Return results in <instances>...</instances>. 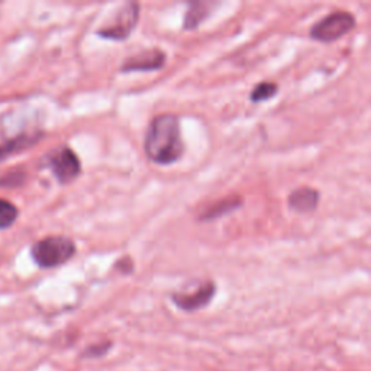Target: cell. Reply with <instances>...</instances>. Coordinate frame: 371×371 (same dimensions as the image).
Instances as JSON below:
<instances>
[{
	"instance_id": "obj_1",
	"label": "cell",
	"mask_w": 371,
	"mask_h": 371,
	"mask_svg": "<svg viewBox=\"0 0 371 371\" xmlns=\"http://www.w3.org/2000/svg\"><path fill=\"white\" fill-rule=\"evenodd\" d=\"M144 151L148 160L158 166H171L183 157L186 145L177 115L161 114L150 121L145 132Z\"/></svg>"
},
{
	"instance_id": "obj_2",
	"label": "cell",
	"mask_w": 371,
	"mask_h": 371,
	"mask_svg": "<svg viewBox=\"0 0 371 371\" xmlns=\"http://www.w3.org/2000/svg\"><path fill=\"white\" fill-rule=\"evenodd\" d=\"M77 247L71 238L50 235L31 247V257L40 269H57L76 255Z\"/></svg>"
},
{
	"instance_id": "obj_12",
	"label": "cell",
	"mask_w": 371,
	"mask_h": 371,
	"mask_svg": "<svg viewBox=\"0 0 371 371\" xmlns=\"http://www.w3.org/2000/svg\"><path fill=\"white\" fill-rule=\"evenodd\" d=\"M279 92V85L274 82H262L258 83L249 93V100L252 103H262L273 99Z\"/></svg>"
},
{
	"instance_id": "obj_8",
	"label": "cell",
	"mask_w": 371,
	"mask_h": 371,
	"mask_svg": "<svg viewBox=\"0 0 371 371\" xmlns=\"http://www.w3.org/2000/svg\"><path fill=\"white\" fill-rule=\"evenodd\" d=\"M319 199H321V195L316 189L305 186V188H299V189L293 190L289 195L287 203H289V208L294 212L309 213L318 208Z\"/></svg>"
},
{
	"instance_id": "obj_6",
	"label": "cell",
	"mask_w": 371,
	"mask_h": 371,
	"mask_svg": "<svg viewBox=\"0 0 371 371\" xmlns=\"http://www.w3.org/2000/svg\"><path fill=\"white\" fill-rule=\"evenodd\" d=\"M216 293V284L212 280H208L199 284L192 293H174L171 296L173 303L186 312H195L203 309L210 303Z\"/></svg>"
},
{
	"instance_id": "obj_3",
	"label": "cell",
	"mask_w": 371,
	"mask_h": 371,
	"mask_svg": "<svg viewBox=\"0 0 371 371\" xmlns=\"http://www.w3.org/2000/svg\"><path fill=\"white\" fill-rule=\"evenodd\" d=\"M141 15V6L136 2H129L122 5L117 14L110 18L102 28L96 31L100 38L110 41H125L135 31Z\"/></svg>"
},
{
	"instance_id": "obj_5",
	"label": "cell",
	"mask_w": 371,
	"mask_h": 371,
	"mask_svg": "<svg viewBox=\"0 0 371 371\" xmlns=\"http://www.w3.org/2000/svg\"><path fill=\"white\" fill-rule=\"evenodd\" d=\"M47 164L60 184H68L82 174V161L70 146H60L47 157Z\"/></svg>"
},
{
	"instance_id": "obj_15",
	"label": "cell",
	"mask_w": 371,
	"mask_h": 371,
	"mask_svg": "<svg viewBox=\"0 0 371 371\" xmlns=\"http://www.w3.org/2000/svg\"><path fill=\"white\" fill-rule=\"evenodd\" d=\"M115 269L117 270H119L121 273H124V274H128V273H132V270H134V264H132V259L129 258V257H124L121 262H118L117 264H115Z\"/></svg>"
},
{
	"instance_id": "obj_13",
	"label": "cell",
	"mask_w": 371,
	"mask_h": 371,
	"mask_svg": "<svg viewBox=\"0 0 371 371\" xmlns=\"http://www.w3.org/2000/svg\"><path fill=\"white\" fill-rule=\"evenodd\" d=\"M19 216V209L9 200L0 199V230L11 228Z\"/></svg>"
},
{
	"instance_id": "obj_16",
	"label": "cell",
	"mask_w": 371,
	"mask_h": 371,
	"mask_svg": "<svg viewBox=\"0 0 371 371\" xmlns=\"http://www.w3.org/2000/svg\"><path fill=\"white\" fill-rule=\"evenodd\" d=\"M110 344H102V345H95V347H90L87 351H86V355L89 357H97V355H103L107 350H109Z\"/></svg>"
},
{
	"instance_id": "obj_7",
	"label": "cell",
	"mask_w": 371,
	"mask_h": 371,
	"mask_svg": "<svg viewBox=\"0 0 371 371\" xmlns=\"http://www.w3.org/2000/svg\"><path fill=\"white\" fill-rule=\"evenodd\" d=\"M166 53L160 48L144 50L135 55L127 57L121 65L122 72H135V71H157L166 64Z\"/></svg>"
},
{
	"instance_id": "obj_9",
	"label": "cell",
	"mask_w": 371,
	"mask_h": 371,
	"mask_svg": "<svg viewBox=\"0 0 371 371\" xmlns=\"http://www.w3.org/2000/svg\"><path fill=\"white\" fill-rule=\"evenodd\" d=\"M216 6L213 2H206V0H200V2H190L188 11L183 18V29L193 31L202 25L205 19L212 14V9Z\"/></svg>"
},
{
	"instance_id": "obj_10",
	"label": "cell",
	"mask_w": 371,
	"mask_h": 371,
	"mask_svg": "<svg viewBox=\"0 0 371 371\" xmlns=\"http://www.w3.org/2000/svg\"><path fill=\"white\" fill-rule=\"evenodd\" d=\"M43 134L41 132H35V134H21L9 141H6L2 146H0V161H4L5 158L16 154V153H22L28 148L33 146L36 142L41 139Z\"/></svg>"
},
{
	"instance_id": "obj_14",
	"label": "cell",
	"mask_w": 371,
	"mask_h": 371,
	"mask_svg": "<svg viewBox=\"0 0 371 371\" xmlns=\"http://www.w3.org/2000/svg\"><path fill=\"white\" fill-rule=\"evenodd\" d=\"M26 180V173L23 171H11L0 177V188H19Z\"/></svg>"
},
{
	"instance_id": "obj_11",
	"label": "cell",
	"mask_w": 371,
	"mask_h": 371,
	"mask_svg": "<svg viewBox=\"0 0 371 371\" xmlns=\"http://www.w3.org/2000/svg\"><path fill=\"white\" fill-rule=\"evenodd\" d=\"M244 205V200L241 199V196H228L227 199H222L215 202L213 205L208 206L205 209V212L199 216L200 222H209V220H215L217 217L225 216L237 209H240Z\"/></svg>"
},
{
	"instance_id": "obj_4",
	"label": "cell",
	"mask_w": 371,
	"mask_h": 371,
	"mask_svg": "<svg viewBox=\"0 0 371 371\" xmlns=\"http://www.w3.org/2000/svg\"><path fill=\"white\" fill-rule=\"evenodd\" d=\"M357 25L355 16L347 11H333L318 21L309 31L311 38L319 43H333L350 33Z\"/></svg>"
}]
</instances>
